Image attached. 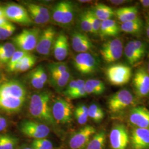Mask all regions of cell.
Listing matches in <instances>:
<instances>
[{
  "label": "cell",
  "mask_w": 149,
  "mask_h": 149,
  "mask_svg": "<svg viewBox=\"0 0 149 149\" xmlns=\"http://www.w3.org/2000/svg\"><path fill=\"white\" fill-rule=\"evenodd\" d=\"M50 95L47 92H40L32 95L29 102V112L34 119L46 123L49 125H55L52 108L49 103Z\"/></svg>",
  "instance_id": "1"
},
{
  "label": "cell",
  "mask_w": 149,
  "mask_h": 149,
  "mask_svg": "<svg viewBox=\"0 0 149 149\" xmlns=\"http://www.w3.org/2000/svg\"><path fill=\"white\" fill-rule=\"evenodd\" d=\"M106 74L107 79L112 85L122 86L129 82L132 71L129 66L119 63L109 66Z\"/></svg>",
  "instance_id": "2"
},
{
  "label": "cell",
  "mask_w": 149,
  "mask_h": 149,
  "mask_svg": "<svg viewBox=\"0 0 149 149\" xmlns=\"http://www.w3.org/2000/svg\"><path fill=\"white\" fill-rule=\"evenodd\" d=\"M134 97L127 89L119 91L111 96L108 100V108L112 113L123 112L134 103Z\"/></svg>",
  "instance_id": "3"
},
{
  "label": "cell",
  "mask_w": 149,
  "mask_h": 149,
  "mask_svg": "<svg viewBox=\"0 0 149 149\" xmlns=\"http://www.w3.org/2000/svg\"><path fill=\"white\" fill-rule=\"evenodd\" d=\"M41 31L38 28L24 29L19 34L13 38L15 47L20 50L29 53L36 49Z\"/></svg>",
  "instance_id": "4"
},
{
  "label": "cell",
  "mask_w": 149,
  "mask_h": 149,
  "mask_svg": "<svg viewBox=\"0 0 149 149\" xmlns=\"http://www.w3.org/2000/svg\"><path fill=\"white\" fill-rule=\"evenodd\" d=\"M72 108L71 103L68 101L61 97L56 98L52 107V115L56 124L70 123L72 121Z\"/></svg>",
  "instance_id": "5"
},
{
  "label": "cell",
  "mask_w": 149,
  "mask_h": 149,
  "mask_svg": "<svg viewBox=\"0 0 149 149\" xmlns=\"http://www.w3.org/2000/svg\"><path fill=\"white\" fill-rule=\"evenodd\" d=\"M19 130L24 136L34 140L46 138L50 132L47 125L31 120H24L21 122Z\"/></svg>",
  "instance_id": "6"
},
{
  "label": "cell",
  "mask_w": 149,
  "mask_h": 149,
  "mask_svg": "<svg viewBox=\"0 0 149 149\" xmlns=\"http://www.w3.org/2000/svg\"><path fill=\"white\" fill-rule=\"evenodd\" d=\"M5 17L9 21L24 26H30L32 21L27 9L16 3H9L3 7Z\"/></svg>",
  "instance_id": "7"
},
{
  "label": "cell",
  "mask_w": 149,
  "mask_h": 149,
  "mask_svg": "<svg viewBox=\"0 0 149 149\" xmlns=\"http://www.w3.org/2000/svg\"><path fill=\"white\" fill-rule=\"evenodd\" d=\"M74 66L81 74H95L98 69L99 63L96 57L88 53L77 54L74 60Z\"/></svg>",
  "instance_id": "8"
},
{
  "label": "cell",
  "mask_w": 149,
  "mask_h": 149,
  "mask_svg": "<svg viewBox=\"0 0 149 149\" xmlns=\"http://www.w3.org/2000/svg\"><path fill=\"white\" fill-rule=\"evenodd\" d=\"M123 51L122 41L119 38H116L104 43L100 49V53L104 61L112 63L122 57Z\"/></svg>",
  "instance_id": "9"
},
{
  "label": "cell",
  "mask_w": 149,
  "mask_h": 149,
  "mask_svg": "<svg viewBox=\"0 0 149 149\" xmlns=\"http://www.w3.org/2000/svg\"><path fill=\"white\" fill-rule=\"evenodd\" d=\"M96 133V129L91 125H87L81 128L71 136L69 143L70 149H85Z\"/></svg>",
  "instance_id": "10"
},
{
  "label": "cell",
  "mask_w": 149,
  "mask_h": 149,
  "mask_svg": "<svg viewBox=\"0 0 149 149\" xmlns=\"http://www.w3.org/2000/svg\"><path fill=\"white\" fill-rule=\"evenodd\" d=\"M27 96L25 86L19 81L8 80L0 85V97H13L26 100Z\"/></svg>",
  "instance_id": "11"
},
{
  "label": "cell",
  "mask_w": 149,
  "mask_h": 149,
  "mask_svg": "<svg viewBox=\"0 0 149 149\" xmlns=\"http://www.w3.org/2000/svg\"><path fill=\"white\" fill-rule=\"evenodd\" d=\"M132 84L136 95L139 98H144L149 94V74L147 69L140 67L134 74Z\"/></svg>",
  "instance_id": "12"
},
{
  "label": "cell",
  "mask_w": 149,
  "mask_h": 149,
  "mask_svg": "<svg viewBox=\"0 0 149 149\" xmlns=\"http://www.w3.org/2000/svg\"><path fill=\"white\" fill-rule=\"evenodd\" d=\"M146 45L143 41L133 40L128 42L124 49V53L128 63L136 64L143 58L146 52Z\"/></svg>",
  "instance_id": "13"
},
{
  "label": "cell",
  "mask_w": 149,
  "mask_h": 149,
  "mask_svg": "<svg viewBox=\"0 0 149 149\" xmlns=\"http://www.w3.org/2000/svg\"><path fill=\"white\" fill-rule=\"evenodd\" d=\"M110 144L112 149H126L129 143L128 130L122 124L113 126L109 135Z\"/></svg>",
  "instance_id": "14"
},
{
  "label": "cell",
  "mask_w": 149,
  "mask_h": 149,
  "mask_svg": "<svg viewBox=\"0 0 149 149\" xmlns=\"http://www.w3.org/2000/svg\"><path fill=\"white\" fill-rule=\"evenodd\" d=\"M56 31L53 27H49L41 32L36 50L38 53L47 56L53 48L56 39Z\"/></svg>",
  "instance_id": "15"
},
{
  "label": "cell",
  "mask_w": 149,
  "mask_h": 149,
  "mask_svg": "<svg viewBox=\"0 0 149 149\" xmlns=\"http://www.w3.org/2000/svg\"><path fill=\"white\" fill-rule=\"evenodd\" d=\"M129 119L136 128L149 129V110L145 107H135L131 109Z\"/></svg>",
  "instance_id": "16"
},
{
  "label": "cell",
  "mask_w": 149,
  "mask_h": 149,
  "mask_svg": "<svg viewBox=\"0 0 149 149\" xmlns=\"http://www.w3.org/2000/svg\"><path fill=\"white\" fill-rule=\"evenodd\" d=\"M71 44L74 52L79 53H87L94 47L88 36L79 31H75L72 33Z\"/></svg>",
  "instance_id": "17"
},
{
  "label": "cell",
  "mask_w": 149,
  "mask_h": 149,
  "mask_svg": "<svg viewBox=\"0 0 149 149\" xmlns=\"http://www.w3.org/2000/svg\"><path fill=\"white\" fill-rule=\"evenodd\" d=\"M130 140L133 149H149V129L134 128Z\"/></svg>",
  "instance_id": "18"
},
{
  "label": "cell",
  "mask_w": 149,
  "mask_h": 149,
  "mask_svg": "<svg viewBox=\"0 0 149 149\" xmlns=\"http://www.w3.org/2000/svg\"><path fill=\"white\" fill-rule=\"evenodd\" d=\"M69 47L68 37L64 33L58 35L54 44L53 53L55 58L59 62L66 59L69 54Z\"/></svg>",
  "instance_id": "19"
},
{
  "label": "cell",
  "mask_w": 149,
  "mask_h": 149,
  "mask_svg": "<svg viewBox=\"0 0 149 149\" xmlns=\"http://www.w3.org/2000/svg\"><path fill=\"white\" fill-rule=\"evenodd\" d=\"M26 100L13 97H0V109L10 113L19 112Z\"/></svg>",
  "instance_id": "20"
},
{
  "label": "cell",
  "mask_w": 149,
  "mask_h": 149,
  "mask_svg": "<svg viewBox=\"0 0 149 149\" xmlns=\"http://www.w3.org/2000/svg\"><path fill=\"white\" fill-rule=\"evenodd\" d=\"M114 11V16L122 23L132 21L138 18V8L136 6L124 7Z\"/></svg>",
  "instance_id": "21"
},
{
  "label": "cell",
  "mask_w": 149,
  "mask_h": 149,
  "mask_svg": "<svg viewBox=\"0 0 149 149\" xmlns=\"http://www.w3.org/2000/svg\"><path fill=\"white\" fill-rule=\"evenodd\" d=\"M120 31L117 23L112 19L102 22L99 35L101 38L117 37Z\"/></svg>",
  "instance_id": "22"
},
{
  "label": "cell",
  "mask_w": 149,
  "mask_h": 149,
  "mask_svg": "<svg viewBox=\"0 0 149 149\" xmlns=\"http://www.w3.org/2000/svg\"><path fill=\"white\" fill-rule=\"evenodd\" d=\"M92 13L101 21L111 19L114 16V11L109 7L103 3H97L91 10Z\"/></svg>",
  "instance_id": "23"
},
{
  "label": "cell",
  "mask_w": 149,
  "mask_h": 149,
  "mask_svg": "<svg viewBox=\"0 0 149 149\" xmlns=\"http://www.w3.org/2000/svg\"><path fill=\"white\" fill-rule=\"evenodd\" d=\"M37 57L31 54H27L13 67L11 72H24L30 69L35 65Z\"/></svg>",
  "instance_id": "24"
},
{
  "label": "cell",
  "mask_w": 149,
  "mask_h": 149,
  "mask_svg": "<svg viewBox=\"0 0 149 149\" xmlns=\"http://www.w3.org/2000/svg\"><path fill=\"white\" fill-rule=\"evenodd\" d=\"M84 87L87 95H100L106 91V86L103 82L96 79L87 80L85 81Z\"/></svg>",
  "instance_id": "25"
},
{
  "label": "cell",
  "mask_w": 149,
  "mask_h": 149,
  "mask_svg": "<svg viewBox=\"0 0 149 149\" xmlns=\"http://www.w3.org/2000/svg\"><path fill=\"white\" fill-rule=\"evenodd\" d=\"M120 28L123 32L136 36L140 34L142 32L143 29V22L138 17L133 21L122 23Z\"/></svg>",
  "instance_id": "26"
},
{
  "label": "cell",
  "mask_w": 149,
  "mask_h": 149,
  "mask_svg": "<svg viewBox=\"0 0 149 149\" xmlns=\"http://www.w3.org/2000/svg\"><path fill=\"white\" fill-rule=\"evenodd\" d=\"M71 74L69 71L59 75L50 74L49 82L52 86L58 90L65 88L70 82Z\"/></svg>",
  "instance_id": "27"
},
{
  "label": "cell",
  "mask_w": 149,
  "mask_h": 149,
  "mask_svg": "<svg viewBox=\"0 0 149 149\" xmlns=\"http://www.w3.org/2000/svg\"><path fill=\"white\" fill-rule=\"evenodd\" d=\"M106 141V134L104 130L96 133L91 139L85 149H104Z\"/></svg>",
  "instance_id": "28"
},
{
  "label": "cell",
  "mask_w": 149,
  "mask_h": 149,
  "mask_svg": "<svg viewBox=\"0 0 149 149\" xmlns=\"http://www.w3.org/2000/svg\"><path fill=\"white\" fill-rule=\"evenodd\" d=\"M16 51L14 44L7 42L0 44V64H8Z\"/></svg>",
  "instance_id": "29"
},
{
  "label": "cell",
  "mask_w": 149,
  "mask_h": 149,
  "mask_svg": "<svg viewBox=\"0 0 149 149\" xmlns=\"http://www.w3.org/2000/svg\"><path fill=\"white\" fill-rule=\"evenodd\" d=\"M74 17V9L72 3L69 1H64L63 14L61 24L69 26L73 21Z\"/></svg>",
  "instance_id": "30"
},
{
  "label": "cell",
  "mask_w": 149,
  "mask_h": 149,
  "mask_svg": "<svg viewBox=\"0 0 149 149\" xmlns=\"http://www.w3.org/2000/svg\"><path fill=\"white\" fill-rule=\"evenodd\" d=\"M18 139L9 134H0V149H15Z\"/></svg>",
  "instance_id": "31"
},
{
  "label": "cell",
  "mask_w": 149,
  "mask_h": 149,
  "mask_svg": "<svg viewBox=\"0 0 149 149\" xmlns=\"http://www.w3.org/2000/svg\"><path fill=\"white\" fill-rule=\"evenodd\" d=\"M74 116L80 125H85L88 118V107L84 104H80L75 109Z\"/></svg>",
  "instance_id": "32"
},
{
  "label": "cell",
  "mask_w": 149,
  "mask_h": 149,
  "mask_svg": "<svg viewBox=\"0 0 149 149\" xmlns=\"http://www.w3.org/2000/svg\"><path fill=\"white\" fill-rule=\"evenodd\" d=\"M104 117V113L102 108L97 104H92L88 107V118L94 122H100Z\"/></svg>",
  "instance_id": "33"
},
{
  "label": "cell",
  "mask_w": 149,
  "mask_h": 149,
  "mask_svg": "<svg viewBox=\"0 0 149 149\" xmlns=\"http://www.w3.org/2000/svg\"><path fill=\"white\" fill-rule=\"evenodd\" d=\"M50 74L59 75L69 71L66 63L62 62L52 63L48 65Z\"/></svg>",
  "instance_id": "34"
},
{
  "label": "cell",
  "mask_w": 149,
  "mask_h": 149,
  "mask_svg": "<svg viewBox=\"0 0 149 149\" xmlns=\"http://www.w3.org/2000/svg\"><path fill=\"white\" fill-rule=\"evenodd\" d=\"M85 81L84 80H74L70 81L68 85L65 87V89L64 91V95L66 97L72 93L73 92L77 90L80 88L84 87L85 86Z\"/></svg>",
  "instance_id": "35"
},
{
  "label": "cell",
  "mask_w": 149,
  "mask_h": 149,
  "mask_svg": "<svg viewBox=\"0 0 149 149\" xmlns=\"http://www.w3.org/2000/svg\"><path fill=\"white\" fill-rule=\"evenodd\" d=\"M31 147L34 149H58L54 148L53 143L46 138L33 140Z\"/></svg>",
  "instance_id": "36"
},
{
  "label": "cell",
  "mask_w": 149,
  "mask_h": 149,
  "mask_svg": "<svg viewBox=\"0 0 149 149\" xmlns=\"http://www.w3.org/2000/svg\"><path fill=\"white\" fill-rule=\"evenodd\" d=\"M16 28L11 22L0 27V40H3L10 37L16 31Z\"/></svg>",
  "instance_id": "37"
},
{
  "label": "cell",
  "mask_w": 149,
  "mask_h": 149,
  "mask_svg": "<svg viewBox=\"0 0 149 149\" xmlns=\"http://www.w3.org/2000/svg\"><path fill=\"white\" fill-rule=\"evenodd\" d=\"M27 11L29 13V15L33 22H34L37 24H44L47 23L50 20L49 19L46 18L40 13L32 10L31 8H27Z\"/></svg>",
  "instance_id": "38"
},
{
  "label": "cell",
  "mask_w": 149,
  "mask_h": 149,
  "mask_svg": "<svg viewBox=\"0 0 149 149\" xmlns=\"http://www.w3.org/2000/svg\"><path fill=\"white\" fill-rule=\"evenodd\" d=\"M80 27L84 32L92 33V29L87 11L83 12L80 17Z\"/></svg>",
  "instance_id": "39"
},
{
  "label": "cell",
  "mask_w": 149,
  "mask_h": 149,
  "mask_svg": "<svg viewBox=\"0 0 149 149\" xmlns=\"http://www.w3.org/2000/svg\"><path fill=\"white\" fill-rule=\"evenodd\" d=\"M87 11L92 26V34L95 35H98L100 33L102 21L94 15L91 10H87Z\"/></svg>",
  "instance_id": "40"
},
{
  "label": "cell",
  "mask_w": 149,
  "mask_h": 149,
  "mask_svg": "<svg viewBox=\"0 0 149 149\" xmlns=\"http://www.w3.org/2000/svg\"><path fill=\"white\" fill-rule=\"evenodd\" d=\"M28 52L22 51L20 50H16L12 55L10 60L9 61L8 63L7 64V69L9 71L11 72L13 68V67L21 59L24 57L25 55H26L27 54H28Z\"/></svg>",
  "instance_id": "41"
},
{
  "label": "cell",
  "mask_w": 149,
  "mask_h": 149,
  "mask_svg": "<svg viewBox=\"0 0 149 149\" xmlns=\"http://www.w3.org/2000/svg\"><path fill=\"white\" fill-rule=\"evenodd\" d=\"M64 8V1H61L55 6L53 11V18L56 23L61 24Z\"/></svg>",
  "instance_id": "42"
},
{
  "label": "cell",
  "mask_w": 149,
  "mask_h": 149,
  "mask_svg": "<svg viewBox=\"0 0 149 149\" xmlns=\"http://www.w3.org/2000/svg\"><path fill=\"white\" fill-rule=\"evenodd\" d=\"M26 6H27V8H31L32 10L40 13L41 15H42L44 17H45L46 18L50 19V13L47 7L43 6L33 3H28L26 4Z\"/></svg>",
  "instance_id": "43"
},
{
  "label": "cell",
  "mask_w": 149,
  "mask_h": 149,
  "mask_svg": "<svg viewBox=\"0 0 149 149\" xmlns=\"http://www.w3.org/2000/svg\"><path fill=\"white\" fill-rule=\"evenodd\" d=\"M29 80L32 86L36 89L40 90L42 89L44 86V84L40 79V78L36 74V72L34 71V70L30 73Z\"/></svg>",
  "instance_id": "44"
},
{
  "label": "cell",
  "mask_w": 149,
  "mask_h": 149,
  "mask_svg": "<svg viewBox=\"0 0 149 149\" xmlns=\"http://www.w3.org/2000/svg\"><path fill=\"white\" fill-rule=\"evenodd\" d=\"M87 93L86 92L85 87H82L78 89L76 91L70 94V95L67 97L70 100H74V99H77V98H83V97H86L87 96Z\"/></svg>",
  "instance_id": "45"
},
{
  "label": "cell",
  "mask_w": 149,
  "mask_h": 149,
  "mask_svg": "<svg viewBox=\"0 0 149 149\" xmlns=\"http://www.w3.org/2000/svg\"><path fill=\"white\" fill-rule=\"evenodd\" d=\"M34 71L38 74V76H39L40 79L42 81L43 84L45 85L48 81V76H47V74L44 69L42 66H40L34 70Z\"/></svg>",
  "instance_id": "46"
},
{
  "label": "cell",
  "mask_w": 149,
  "mask_h": 149,
  "mask_svg": "<svg viewBox=\"0 0 149 149\" xmlns=\"http://www.w3.org/2000/svg\"><path fill=\"white\" fill-rule=\"evenodd\" d=\"M7 125L8 123L5 118L0 114V132L5 130L7 127Z\"/></svg>",
  "instance_id": "47"
},
{
  "label": "cell",
  "mask_w": 149,
  "mask_h": 149,
  "mask_svg": "<svg viewBox=\"0 0 149 149\" xmlns=\"http://www.w3.org/2000/svg\"><path fill=\"white\" fill-rule=\"evenodd\" d=\"M129 2H131V1H128V0H111V1H109V2L111 4L116 6L122 5L123 4L128 3Z\"/></svg>",
  "instance_id": "48"
},
{
  "label": "cell",
  "mask_w": 149,
  "mask_h": 149,
  "mask_svg": "<svg viewBox=\"0 0 149 149\" xmlns=\"http://www.w3.org/2000/svg\"><path fill=\"white\" fill-rule=\"evenodd\" d=\"M8 22L10 21L6 18L5 17H0V27L5 25Z\"/></svg>",
  "instance_id": "49"
},
{
  "label": "cell",
  "mask_w": 149,
  "mask_h": 149,
  "mask_svg": "<svg viewBox=\"0 0 149 149\" xmlns=\"http://www.w3.org/2000/svg\"><path fill=\"white\" fill-rule=\"evenodd\" d=\"M140 2L144 7L149 8V0H140Z\"/></svg>",
  "instance_id": "50"
},
{
  "label": "cell",
  "mask_w": 149,
  "mask_h": 149,
  "mask_svg": "<svg viewBox=\"0 0 149 149\" xmlns=\"http://www.w3.org/2000/svg\"><path fill=\"white\" fill-rule=\"evenodd\" d=\"M145 29H146V33L149 39V16L146 19V25H145Z\"/></svg>",
  "instance_id": "51"
},
{
  "label": "cell",
  "mask_w": 149,
  "mask_h": 149,
  "mask_svg": "<svg viewBox=\"0 0 149 149\" xmlns=\"http://www.w3.org/2000/svg\"><path fill=\"white\" fill-rule=\"evenodd\" d=\"M5 17V12L3 8L2 7H0V17Z\"/></svg>",
  "instance_id": "52"
},
{
  "label": "cell",
  "mask_w": 149,
  "mask_h": 149,
  "mask_svg": "<svg viewBox=\"0 0 149 149\" xmlns=\"http://www.w3.org/2000/svg\"><path fill=\"white\" fill-rule=\"evenodd\" d=\"M18 149H34L32 148L31 147H26V146H23V147H21L20 148Z\"/></svg>",
  "instance_id": "53"
},
{
  "label": "cell",
  "mask_w": 149,
  "mask_h": 149,
  "mask_svg": "<svg viewBox=\"0 0 149 149\" xmlns=\"http://www.w3.org/2000/svg\"><path fill=\"white\" fill-rule=\"evenodd\" d=\"M79 2L81 3H88L91 2V1H79Z\"/></svg>",
  "instance_id": "54"
},
{
  "label": "cell",
  "mask_w": 149,
  "mask_h": 149,
  "mask_svg": "<svg viewBox=\"0 0 149 149\" xmlns=\"http://www.w3.org/2000/svg\"><path fill=\"white\" fill-rule=\"evenodd\" d=\"M147 71H148V74H149V62H148V69H147Z\"/></svg>",
  "instance_id": "55"
},
{
  "label": "cell",
  "mask_w": 149,
  "mask_h": 149,
  "mask_svg": "<svg viewBox=\"0 0 149 149\" xmlns=\"http://www.w3.org/2000/svg\"><path fill=\"white\" fill-rule=\"evenodd\" d=\"M0 79H1V72H0Z\"/></svg>",
  "instance_id": "56"
}]
</instances>
